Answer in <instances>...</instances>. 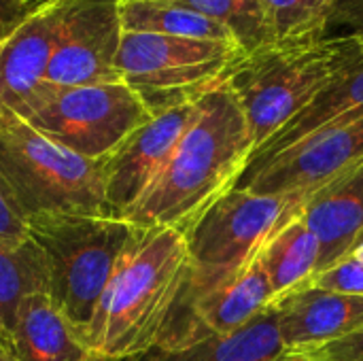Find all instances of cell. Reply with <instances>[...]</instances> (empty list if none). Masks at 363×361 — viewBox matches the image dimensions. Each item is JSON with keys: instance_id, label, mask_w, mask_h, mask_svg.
I'll return each instance as SVG.
<instances>
[{"instance_id": "obj_1", "label": "cell", "mask_w": 363, "mask_h": 361, "mask_svg": "<svg viewBox=\"0 0 363 361\" xmlns=\"http://www.w3.org/2000/svg\"><path fill=\"white\" fill-rule=\"evenodd\" d=\"M253 153L240 104L225 83L206 91L170 157L123 215L128 223L187 232L234 187Z\"/></svg>"}, {"instance_id": "obj_2", "label": "cell", "mask_w": 363, "mask_h": 361, "mask_svg": "<svg viewBox=\"0 0 363 361\" xmlns=\"http://www.w3.org/2000/svg\"><path fill=\"white\" fill-rule=\"evenodd\" d=\"M187 277V240L172 228L134 226L85 328L100 361H136L153 351Z\"/></svg>"}, {"instance_id": "obj_3", "label": "cell", "mask_w": 363, "mask_h": 361, "mask_svg": "<svg viewBox=\"0 0 363 361\" xmlns=\"http://www.w3.org/2000/svg\"><path fill=\"white\" fill-rule=\"evenodd\" d=\"M362 53L363 43L353 36H325L308 45L264 47L242 55L223 83L245 113L253 151Z\"/></svg>"}, {"instance_id": "obj_4", "label": "cell", "mask_w": 363, "mask_h": 361, "mask_svg": "<svg viewBox=\"0 0 363 361\" xmlns=\"http://www.w3.org/2000/svg\"><path fill=\"white\" fill-rule=\"evenodd\" d=\"M0 177L26 221L53 213L111 217L100 162L53 143L4 109H0Z\"/></svg>"}, {"instance_id": "obj_5", "label": "cell", "mask_w": 363, "mask_h": 361, "mask_svg": "<svg viewBox=\"0 0 363 361\" xmlns=\"http://www.w3.org/2000/svg\"><path fill=\"white\" fill-rule=\"evenodd\" d=\"M302 202L232 187L185 232L187 277L170 317L194 300L242 274L272 234L294 217Z\"/></svg>"}, {"instance_id": "obj_6", "label": "cell", "mask_w": 363, "mask_h": 361, "mask_svg": "<svg viewBox=\"0 0 363 361\" xmlns=\"http://www.w3.org/2000/svg\"><path fill=\"white\" fill-rule=\"evenodd\" d=\"M26 223L28 236L47 260L49 298L85 334L119 253L132 234V223L106 215L74 213L36 215Z\"/></svg>"}, {"instance_id": "obj_7", "label": "cell", "mask_w": 363, "mask_h": 361, "mask_svg": "<svg viewBox=\"0 0 363 361\" xmlns=\"http://www.w3.org/2000/svg\"><path fill=\"white\" fill-rule=\"evenodd\" d=\"M240 57L234 43L123 32L117 74L151 115H160L221 85Z\"/></svg>"}, {"instance_id": "obj_8", "label": "cell", "mask_w": 363, "mask_h": 361, "mask_svg": "<svg viewBox=\"0 0 363 361\" xmlns=\"http://www.w3.org/2000/svg\"><path fill=\"white\" fill-rule=\"evenodd\" d=\"M15 115L53 143L89 160H100L153 117L121 81L79 87L47 83Z\"/></svg>"}, {"instance_id": "obj_9", "label": "cell", "mask_w": 363, "mask_h": 361, "mask_svg": "<svg viewBox=\"0 0 363 361\" xmlns=\"http://www.w3.org/2000/svg\"><path fill=\"white\" fill-rule=\"evenodd\" d=\"M363 164V115L334 123L266 164L242 172L236 189L302 202Z\"/></svg>"}, {"instance_id": "obj_10", "label": "cell", "mask_w": 363, "mask_h": 361, "mask_svg": "<svg viewBox=\"0 0 363 361\" xmlns=\"http://www.w3.org/2000/svg\"><path fill=\"white\" fill-rule=\"evenodd\" d=\"M121 38L119 0H60L47 83L79 87L119 81L117 53Z\"/></svg>"}, {"instance_id": "obj_11", "label": "cell", "mask_w": 363, "mask_h": 361, "mask_svg": "<svg viewBox=\"0 0 363 361\" xmlns=\"http://www.w3.org/2000/svg\"><path fill=\"white\" fill-rule=\"evenodd\" d=\"M198 100L153 115L98 160L104 181V202L111 217L123 219L130 206L157 177L194 119Z\"/></svg>"}, {"instance_id": "obj_12", "label": "cell", "mask_w": 363, "mask_h": 361, "mask_svg": "<svg viewBox=\"0 0 363 361\" xmlns=\"http://www.w3.org/2000/svg\"><path fill=\"white\" fill-rule=\"evenodd\" d=\"M270 306L277 313L279 336L285 351L321 347L342 338L363 323V298L304 283L274 298Z\"/></svg>"}, {"instance_id": "obj_13", "label": "cell", "mask_w": 363, "mask_h": 361, "mask_svg": "<svg viewBox=\"0 0 363 361\" xmlns=\"http://www.w3.org/2000/svg\"><path fill=\"white\" fill-rule=\"evenodd\" d=\"M57 17L60 0H51L0 47V109L19 113L47 85Z\"/></svg>"}, {"instance_id": "obj_14", "label": "cell", "mask_w": 363, "mask_h": 361, "mask_svg": "<svg viewBox=\"0 0 363 361\" xmlns=\"http://www.w3.org/2000/svg\"><path fill=\"white\" fill-rule=\"evenodd\" d=\"M363 115V53L330 79L315 98L294 115L272 138L255 149L242 172H249L268 160L289 151L304 138L334 126L357 119ZM240 172V174H242Z\"/></svg>"}, {"instance_id": "obj_15", "label": "cell", "mask_w": 363, "mask_h": 361, "mask_svg": "<svg viewBox=\"0 0 363 361\" xmlns=\"http://www.w3.org/2000/svg\"><path fill=\"white\" fill-rule=\"evenodd\" d=\"M298 217L321 245L317 272L347 257L363 230V164L304 198Z\"/></svg>"}, {"instance_id": "obj_16", "label": "cell", "mask_w": 363, "mask_h": 361, "mask_svg": "<svg viewBox=\"0 0 363 361\" xmlns=\"http://www.w3.org/2000/svg\"><path fill=\"white\" fill-rule=\"evenodd\" d=\"M9 353L17 361H100L49 294H34L21 304Z\"/></svg>"}, {"instance_id": "obj_17", "label": "cell", "mask_w": 363, "mask_h": 361, "mask_svg": "<svg viewBox=\"0 0 363 361\" xmlns=\"http://www.w3.org/2000/svg\"><path fill=\"white\" fill-rule=\"evenodd\" d=\"M285 353L272 306L238 330L191 343L174 351L153 349L136 361H272Z\"/></svg>"}, {"instance_id": "obj_18", "label": "cell", "mask_w": 363, "mask_h": 361, "mask_svg": "<svg viewBox=\"0 0 363 361\" xmlns=\"http://www.w3.org/2000/svg\"><path fill=\"white\" fill-rule=\"evenodd\" d=\"M47 291L49 268L40 247L30 236L19 245L0 240V347L9 351L21 304Z\"/></svg>"}, {"instance_id": "obj_19", "label": "cell", "mask_w": 363, "mask_h": 361, "mask_svg": "<svg viewBox=\"0 0 363 361\" xmlns=\"http://www.w3.org/2000/svg\"><path fill=\"white\" fill-rule=\"evenodd\" d=\"M319 257L321 245L317 236L300 217H294L272 234L257 260L268 274L274 298H279L308 281L317 272Z\"/></svg>"}, {"instance_id": "obj_20", "label": "cell", "mask_w": 363, "mask_h": 361, "mask_svg": "<svg viewBox=\"0 0 363 361\" xmlns=\"http://www.w3.org/2000/svg\"><path fill=\"white\" fill-rule=\"evenodd\" d=\"M123 32H149L200 40L234 43V36L217 21L185 6L162 0H119ZM238 47V45H236Z\"/></svg>"}, {"instance_id": "obj_21", "label": "cell", "mask_w": 363, "mask_h": 361, "mask_svg": "<svg viewBox=\"0 0 363 361\" xmlns=\"http://www.w3.org/2000/svg\"><path fill=\"white\" fill-rule=\"evenodd\" d=\"M268 23V47L308 45L328 36L334 0H262Z\"/></svg>"}, {"instance_id": "obj_22", "label": "cell", "mask_w": 363, "mask_h": 361, "mask_svg": "<svg viewBox=\"0 0 363 361\" xmlns=\"http://www.w3.org/2000/svg\"><path fill=\"white\" fill-rule=\"evenodd\" d=\"M196 11L221 23L236 40L242 55H251L270 45L262 0H162Z\"/></svg>"}, {"instance_id": "obj_23", "label": "cell", "mask_w": 363, "mask_h": 361, "mask_svg": "<svg viewBox=\"0 0 363 361\" xmlns=\"http://www.w3.org/2000/svg\"><path fill=\"white\" fill-rule=\"evenodd\" d=\"M304 285L363 298V262L347 255L330 268L313 274L308 281H304Z\"/></svg>"}, {"instance_id": "obj_24", "label": "cell", "mask_w": 363, "mask_h": 361, "mask_svg": "<svg viewBox=\"0 0 363 361\" xmlns=\"http://www.w3.org/2000/svg\"><path fill=\"white\" fill-rule=\"evenodd\" d=\"M296 353H302L317 361H363V323L353 332L345 334L342 338Z\"/></svg>"}, {"instance_id": "obj_25", "label": "cell", "mask_w": 363, "mask_h": 361, "mask_svg": "<svg viewBox=\"0 0 363 361\" xmlns=\"http://www.w3.org/2000/svg\"><path fill=\"white\" fill-rule=\"evenodd\" d=\"M328 36H353L363 43V0H334Z\"/></svg>"}, {"instance_id": "obj_26", "label": "cell", "mask_w": 363, "mask_h": 361, "mask_svg": "<svg viewBox=\"0 0 363 361\" xmlns=\"http://www.w3.org/2000/svg\"><path fill=\"white\" fill-rule=\"evenodd\" d=\"M51 0H0V47Z\"/></svg>"}, {"instance_id": "obj_27", "label": "cell", "mask_w": 363, "mask_h": 361, "mask_svg": "<svg viewBox=\"0 0 363 361\" xmlns=\"http://www.w3.org/2000/svg\"><path fill=\"white\" fill-rule=\"evenodd\" d=\"M0 240L19 245L28 240V223L13 202L2 177H0Z\"/></svg>"}, {"instance_id": "obj_28", "label": "cell", "mask_w": 363, "mask_h": 361, "mask_svg": "<svg viewBox=\"0 0 363 361\" xmlns=\"http://www.w3.org/2000/svg\"><path fill=\"white\" fill-rule=\"evenodd\" d=\"M272 361H317V360H311V357H306V355H302V353H296V351H285V353H281L279 357H274Z\"/></svg>"}, {"instance_id": "obj_29", "label": "cell", "mask_w": 363, "mask_h": 361, "mask_svg": "<svg viewBox=\"0 0 363 361\" xmlns=\"http://www.w3.org/2000/svg\"><path fill=\"white\" fill-rule=\"evenodd\" d=\"M349 255H351V257H355V260H362L363 262V230L359 232V236L355 238V243H353V247H351Z\"/></svg>"}, {"instance_id": "obj_30", "label": "cell", "mask_w": 363, "mask_h": 361, "mask_svg": "<svg viewBox=\"0 0 363 361\" xmlns=\"http://www.w3.org/2000/svg\"><path fill=\"white\" fill-rule=\"evenodd\" d=\"M0 361H17V360H15V355H13V353H9L4 347H0Z\"/></svg>"}]
</instances>
